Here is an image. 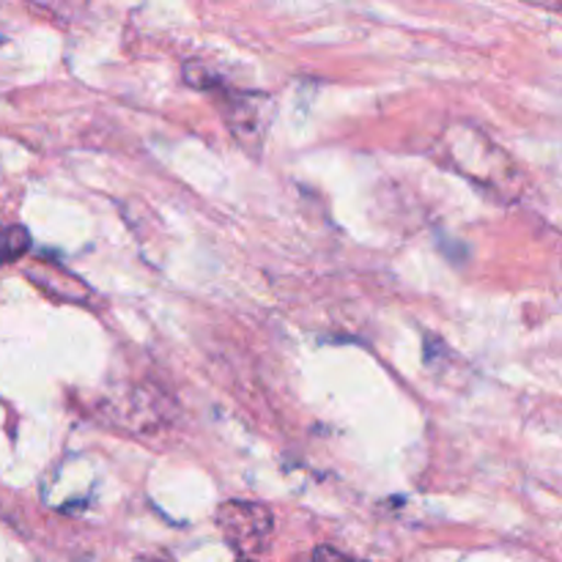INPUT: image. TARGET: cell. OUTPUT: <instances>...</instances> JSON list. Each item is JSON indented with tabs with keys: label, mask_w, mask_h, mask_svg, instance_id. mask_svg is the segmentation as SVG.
I'll use <instances>...</instances> for the list:
<instances>
[{
	"label": "cell",
	"mask_w": 562,
	"mask_h": 562,
	"mask_svg": "<svg viewBox=\"0 0 562 562\" xmlns=\"http://www.w3.org/2000/svg\"><path fill=\"white\" fill-rule=\"evenodd\" d=\"M437 154L456 173L481 187L483 192H492L499 201H514L519 195L521 168L510 159V154L503 146H497L477 126H448L445 135L439 137Z\"/></svg>",
	"instance_id": "cell-1"
},
{
	"label": "cell",
	"mask_w": 562,
	"mask_h": 562,
	"mask_svg": "<svg viewBox=\"0 0 562 562\" xmlns=\"http://www.w3.org/2000/svg\"><path fill=\"white\" fill-rule=\"evenodd\" d=\"M220 110H223V119L234 140L247 154L258 157L263 140H267L269 124H272V99L263 97V93L228 91L220 99Z\"/></svg>",
	"instance_id": "cell-2"
},
{
	"label": "cell",
	"mask_w": 562,
	"mask_h": 562,
	"mask_svg": "<svg viewBox=\"0 0 562 562\" xmlns=\"http://www.w3.org/2000/svg\"><path fill=\"white\" fill-rule=\"evenodd\" d=\"M217 525L223 530L225 541L234 549H239V552L261 549L274 530V519L269 508L258 503H241V499L225 503L217 510Z\"/></svg>",
	"instance_id": "cell-3"
},
{
	"label": "cell",
	"mask_w": 562,
	"mask_h": 562,
	"mask_svg": "<svg viewBox=\"0 0 562 562\" xmlns=\"http://www.w3.org/2000/svg\"><path fill=\"white\" fill-rule=\"evenodd\" d=\"M27 274H31V280L44 291V294H49L58 302H82L91 294L86 283H80L75 274L64 272V269L58 267H44V263H38V267L31 269Z\"/></svg>",
	"instance_id": "cell-4"
},
{
	"label": "cell",
	"mask_w": 562,
	"mask_h": 562,
	"mask_svg": "<svg viewBox=\"0 0 562 562\" xmlns=\"http://www.w3.org/2000/svg\"><path fill=\"white\" fill-rule=\"evenodd\" d=\"M27 250H31V236H27V231L22 225L0 228V267L22 258Z\"/></svg>",
	"instance_id": "cell-5"
},
{
	"label": "cell",
	"mask_w": 562,
	"mask_h": 562,
	"mask_svg": "<svg viewBox=\"0 0 562 562\" xmlns=\"http://www.w3.org/2000/svg\"><path fill=\"white\" fill-rule=\"evenodd\" d=\"M27 3H31L33 9L44 11V14L55 16V20L69 22V20H77V16L82 14V9H86L88 0H27Z\"/></svg>",
	"instance_id": "cell-6"
},
{
	"label": "cell",
	"mask_w": 562,
	"mask_h": 562,
	"mask_svg": "<svg viewBox=\"0 0 562 562\" xmlns=\"http://www.w3.org/2000/svg\"><path fill=\"white\" fill-rule=\"evenodd\" d=\"M184 77L192 88H201V91H212V88H217V80H214L212 71L201 64H187Z\"/></svg>",
	"instance_id": "cell-7"
},
{
	"label": "cell",
	"mask_w": 562,
	"mask_h": 562,
	"mask_svg": "<svg viewBox=\"0 0 562 562\" xmlns=\"http://www.w3.org/2000/svg\"><path fill=\"white\" fill-rule=\"evenodd\" d=\"M313 562H351V560L346 558L344 552H338V549L318 547L316 552H313Z\"/></svg>",
	"instance_id": "cell-8"
},
{
	"label": "cell",
	"mask_w": 562,
	"mask_h": 562,
	"mask_svg": "<svg viewBox=\"0 0 562 562\" xmlns=\"http://www.w3.org/2000/svg\"><path fill=\"white\" fill-rule=\"evenodd\" d=\"M521 3L538 5V9H547V11H552V14H558V11L562 9V0H521Z\"/></svg>",
	"instance_id": "cell-9"
},
{
	"label": "cell",
	"mask_w": 562,
	"mask_h": 562,
	"mask_svg": "<svg viewBox=\"0 0 562 562\" xmlns=\"http://www.w3.org/2000/svg\"><path fill=\"white\" fill-rule=\"evenodd\" d=\"M135 562H176V560L165 558V554H140Z\"/></svg>",
	"instance_id": "cell-10"
},
{
	"label": "cell",
	"mask_w": 562,
	"mask_h": 562,
	"mask_svg": "<svg viewBox=\"0 0 562 562\" xmlns=\"http://www.w3.org/2000/svg\"><path fill=\"white\" fill-rule=\"evenodd\" d=\"M239 562H250V560H239Z\"/></svg>",
	"instance_id": "cell-11"
}]
</instances>
